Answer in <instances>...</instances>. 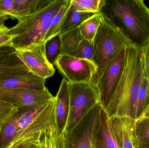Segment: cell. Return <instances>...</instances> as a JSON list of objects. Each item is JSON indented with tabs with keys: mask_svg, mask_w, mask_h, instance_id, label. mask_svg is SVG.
Returning <instances> with one entry per match:
<instances>
[{
	"mask_svg": "<svg viewBox=\"0 0 149 148\" xmlns=\"http://www.w3.org/2000/svg\"><path fill=\"white\" fill-rule=\"evenodd\" d=\"M144 58L141 48L130 43L126 48V63L120 81L106 111L109 117L136 120L137 100Z\"/></svg>",
	"mask_w": 149,
	"mask_h": 148,
	"instance_id": "cell-1",
	"label": "cell"
},
{
	"mask_svg": "<svg viewBox=\"0 0 149 148\" xmlns=\"http://www.w3.org/2000/svg\"><path fill=\"white\" fill-rule=\"evenodd\" d=\"M143 117H145V118H148V119H149V108L148 109L147 111H146V113L144 114V115Z\"/></svg>",
	"mask_w": 149,
	"mask_h": 148,
	"instance_id": "cell-36",
	"label": "cell"
},
{
	"mask_svg": "<svg viewBox=\"0 0 149 148\" xmlns=\"http://www.w3.org/2000/svg\"><path fill=\"white\" fill-rule=\"evenodd\" d=\"M1 125H0V132H1Z\"/></svg>",
	"mask_w": 149,
	"mask_h": 148,
	"instance_id": "cell-38",
	"label": "cell"
},
{
	"mask_svg": "<svg viewBox=\"0 0 149 148\" xmlns=\"http://www.w3.org/2000/svg\"><path fill=\"white\" fill-rule=\"evenodd\" d=\"M95 14L82 12L76 10L71 4L60 28L59 35L81 26L86 20Z\"/></svg>",
	"mask_w": 149,
	"mask_h": 148,
	"instance_id": "cell-20",
	"label": "cell"
},
{
	"mask_svg": "<svg viewBox=\"0 0 149 148\" xmlns=\"http://www.w3.org/2000/svg\"><path fill=\"white\" fill-rule=\"evenodd\" d=\"M56 98L42 105L22 108L15 136L9 148L38 139L55 121Z\"/></svg>",
	"mask_w": 149,
	"mask_h": 148,
	"instance_id": "cell-5",
	"label": "cell"
},
{
	"mask_svg": "<svg viewBox=\"0 0 149 148\" xmlns=\"http://www.w3.org/2000/svg\"><path fill=\"white\" fill-rule=\"evenodd\" d=\"M136 131L141 146L149 147V119L142 117L136 121Z\"/></svg>",
	"mask_w": 149,
	"mask_h": 148,
	"instance_id": "cell-27",
	"label": "cell"
},
{
	"mask_svg": "<svg viewBox=\"0 0 149 148\" xmlns=\"http://www.w3.org/2000/svg\"><path fill=\"white\" fill-rule=\"evenodd\" d=\"M149 108V81L145 68V61L138 93L136 120L141 118Z\"/></svg>",
	"mask_w": 149,
	"mask_h": 148,
	"instance_id": "cell-22",
	"label": "cell"
},
{
	"mask_svg": "<svg viewBox=\"0 0 149 148\" xmlns=\"http://www.w3.org/2000/svg\"><path fill=\"white\" fill-rule=\"evenodd\" d=\"M108 16L133 44L143 49L149 38V8L143 0H114Z\"/></svg>",
	"mask_w": 149,
	"mask_h": 148,
	"instance_id": "cell-2",
	"label": "cell"
},
{
	"mask_svg": "<svg viewBox=\"0 0 149 148\" xmlns=\"http://www.w3.org/2000/svg\"><path fill=\"white\" fill-rule=\"evenodd\" d=\"M130 43V40L107 15L102 21L93 41L92 63L95 73L90 83L96 86L109 64L117 54Z\"/></svg>",
	"mask_w": 149,
	"mask_h": 148,
	"instance_id": "cell-4",
	"label": "cell"
},
{
	"mask_svg": "<svg viewBox=\"0 0 149 148\" xmlns=\"http://www.w3.org/2000/svg\"><path fill=\"white\" fill-rule=\"evenodd\" d=\"M106 3L104 0H71V4L76 10L93 14L100 12Z\"/></svg>",
	"mask_w": 149,
	"mask_h": 148,
	"instance_id": "cell-25",
	"label": "cell"
},
{
	"mask_svg": "<svg viewBox=\"0 0 149 148\" xmlns=\"http://www.w3.org/2000/svg\"><path fill=\"white\" fill-rule=\"evenodd\" d=\"M22 110V108L18 109L1 125L0 148H9L14 140Z\"/></svg>",
	"mask_w": 149,
	"mask_h": 148,
	"instance_id": "cell-18",
	"label": "cell"
},
{
	"mask_svg": "<svg viewBox=\"0 0 149 148\" xmlns=\"http://www.w3.org/2000/svg\"><path fill=\"white\" fill-rule=\"evenodd\" d=\"M16 54L31 72L38 77L46 80L55 74L54 65L49 62L46 57L45 43L26 49L16 50Z\"/></svg>",
	"mask_w": 149,
	"mask_h": 148,
	"instance_id": "cell-11",
	"label": "cell"
},
{
	"mask_svg": "<svg viewBox=\"0 0 149 148\" xmlns=\"http://www.w3.org/2000/svg\"><path fill=\"white\" fill-rule=\"evenodd\" d=\"M70 112L65 133H70L97 103L96 87L90 83H69Z\"/></svg>",
	"mask_w": 149,
	"mask_h": 148,
	"instance_id": "cell-6",
	"label": "cell"
},
{
	"mask_svg": "<svg viewBox=\"0 0 149 148\" xmlns=\"http://www.w3.org/2000/svg\"><path fill=\"white\" fill-rule=\"evenodd\" d=\"M140 148H149V147H145V146H141Z\"/></svg>",
	"mask_w": 149,
	"mask_h": 148,
	"instance_id": "cell-37",
	"label": "cell"
},
{
	"mask_svg": "<svg viewBox=\"0 0 149 148\" xmlns=\"http://www.w3.org/2000/svg\"><path fill=\"white\" fill-rule=\"evenodd\" d=\"M17 75V74H16ZM15 75H10L8 74H0V81H2L3 79L11 76Z\"/></svg>",
	"mask_w": 149,
	"mask_h": 148,
	"instance_id": "cell-33",
	"label": "cell"
},
{
	"mask_svg": "<svg viewBox=\"0 0 149 148\" xmlns=\"http://www.w3.org/2000/svg\"><path fill=\"white\" fill-rule=\"evenodd\" d=\"M92 148H119L110 124V118L102 108L93 132Z\"/></svg>",
	"mask_w": 149,
	"mask_h": 148,
	"instance_id": "cell-13",
	"label": "cell"
},
{
	"mask_svg": "<svg viewBox=\"0 0 149 148\" xmlns=\"http://www.w3.org/2000/svg\"><path fill=\"white\" fill-rule=\"evenodd\" d=\"M102 108L97 103L70 133L65 134L67 148H92L93 132Z\"/></svg>",
	"mask_w": 149,
	"mask_h": 148,
	"instance_id": "cell-10",
	"label": "cell"
},
{
	"mask_svg": "<svg viewBox=\"0 0 149 148\" xmlns=\"http://www.w3.org/2000/svg\"><path fill=\"white\" fill-rule=\"evenodd\" d=\"M126 48L122 50L109 64L95 86L100 103L105 110L111 101L122 76L126 63Z\"/></svg>",
	"mask_w": 149,
	"mask_h": 148,
	"instance_id": "cell-7",
	"label": "cell"
},
{
	"mask_svg": "<svg viewBox=\"0 0 149 148\" xmlns=\"http://www.w3.org/2000/svg\"><path fill=\"white\" fill-rule=\"evenodd\" d=\"M15 148H28L26 143H22L21 145H18L17 147Z\"/></svg>",
	"mask_w": 149,
	"mask_h": 148,
	"instance_id": "cell-34",
	"label": "cell"
},
{
	"mask_svg": "<svg viewBox=\"0 0 149 148\" xmlns=\"http://www.w3.org/2000/svg\"><path fill=\"white\" fill-rule=\"evenodd\" d=\"M54 97L47 88L43 90L0 88V100L11 103L18 109L40 106Z\"/></svg>",
	"mask_w": 149,
	"mask_h": 148,
	"instance_id": "cell-9",
	"label": "cell"
},
{
	"mask_svg": "<svg viewBox=\"0 0 149 148\" xmlns=\"http://www.w3.org/2000/svg\"><path fill=\"white\" fill-rule=\"evenodd\" d=\"M52 0H14V8L17 20L38 11L49 5Z\"/></svg>",
	"mask_w": 149,
	"mask_h": 148,
	"instance_id": "cell-19",
	"label": "cell"
},
{
	"mask_svg": "<svg viewBox=\"0 0 149 148\" xmlns=\"http://www.w3.org/2000/svg\"><path fill=\"white\" fill-rule=\"evenodd\" d=\"M18 109L11 103L0 100V125L3 124Z\"/></svg>",
	"mask_w": 149,
	"mask_h": 148,
	"instance_id": "cell-30",
	"label": "cell"
},
{
	"mask_svg": "<svg viewBox=\"0 0 149 148\" xmlns=\"http://www.w3.org/2000/svg\"><path fill=\"white\" fill-rule=\"evenodd\" d=\"M80 26L74 28L68 32L58 36L61 41L60 55H69L77 49L83 40L80 30Z\"/></svg>",
	"mask_w": 149,
	"mask_h": 148,
	"instance_id": "cell-21",
	"label": "cell"
},
{
	"mask_svg": "<svg viewBox=\"0 0 149 148\" xmlns=\"http://www.w3.org/2000/svg\"><path fill=\"white\" fill-rule=\"evenodd\" d=\"M25 143L28 148H67L65 133L59 130L56 122L48 127L38 139Z\"/></svg>",
	"mask_w": 149,
	"mask_h": 148,
	"instance_id": "cell-16",
	"label": "cell"
},
{
	"mask_svg": "<svg viewBox=\"0 0 149 148\" xmlns=\"http://www.w3.org/2000/svg\"><path fill=\"white\" fill-rule=\"evenodd\" d=\"M29 72L28 67L17 56L13 47H0V74L16 75Z\"/></svg>",
	"mask_w": 149,
	"mask_h": 148,
	"instance_id": "cell-17",
	"label": "cell"
},
{
	"mask_svg": "<svg viewBox=\"0 0 149 148\" xmlns=\"http://www.w3.org/2000/svg\"><path fill=\"white\" fill-rule=\"evenodd\" d=\"M145 61V68L149 81V38L143 49Z\"/></svg>",
	"mask_w": 149,
	"mask_h": 148,
	"instance_id": "cell-32",
	"label": "cell"
},
{
	"mask_svg": "<svg viewBox=\"0 0 149 148\" xmlns=\"http://www.w3.org/2000/svg\"><path fill=\"white\" fill-rule=\"evenodd\" d=\"M110 124L119 148H140L137 138L136 120L128 117L113 116Z\"/></svg>",
	"mask_w": 149,
	"mask_h": 148,
	"instance_id": "cell-12",
	"label": "cell"
},
{
	"mask_svg": "<svg viewBox=\"0 0 149 148\" xmlns=\"http://www.w3.org/2000/svg\"><path fill=\"white\" fill-rule=\"evenodd\" d=\"M9 17L7 16L0 21V47H12V36L8 33L9 28L5 24Z\"/></svg>",
	"mask_w": 149,
	"mask_h": 148,
	"instance_id": "cell-29",
	"label": "cell"
},
{
	"mask_svg": "<svg viewBox=\"0 0 149 148\" xmlns=\"http://www.w3.org/2000/svg\"><path fill=\"white\" fill-rule=\"evenodd\" d=\"M65 1L52 0L45 8L18 20L17 24L8 31L12 36V47L18 50L44 43L52 21Z\"/></svg>",
	"mask_w": 149,
	"mask_h": 148,
	"instance_id": "cell-3",
	"label": "cell"
},
{
	"mask_svg": "<svg viewBox=\"0 0 149 148\" xmlns=\"http://www.w3.org/2000/svg\"><path fill=\"white\" fill-rule=\"evenodd\" d=\"M103 14L101 12L95 14L81 25L80 30L83 39L93 43L102 21Z\"/></svg>",
	"mask_w": 149,
	"mask_h": 148,
	"instance_id": "cell-23",
	"label": "cell"
},
{
	"mask_svg": "<svg viewBox=\"0 0 149 148\" xmlns=\"http://www.w3.org/2000/svg\"><path fill=\"white\" fill-rule=\"evenodd\" d=\"M56 98L55 121L58 128L64 133L70 112L69 82L65 77L62 80Z\"/></svg>",
	"mask_w": 149,
	"mask_h": 148,
	"instance_id": "cell-14",
	"label": "cell"
},
{
	"mask_svg": "<svg viewBox=\"0 0 149 148\" xmlns=\"http://www.w3.org/2000/svg\"><path fill=\"white\" fill-rule=\"evenodd\" d=\"M93 52V43L83 39L77 49L69 55L79 59H85L92 62Z\"/></svg>",
	"mask_w": 149,
	"mask_h": 148,
	"instance_id": "cell-28",
	"label": "cell"
},
{
	"mask_svg": "<svg viewBox=\"0 0 149 148\" xmlns=\"http://www.w3.org/2000/svg\"><path fill=\"white\" fill-rule=\"evenodd\" d=\"M45 51L47 60L53 65L61 53V41L59 36L52 38L45 43Z\"/></svg>",
	"mask_w": 149,
	"mask_h": 148,
	"instance_id": "cell-26",
	"label": "cell"
},
{
	"mask_svg": "<svg viewBox=\"0 0 149 148\" xmlns=\"http://www.w3.org/2000/svg\"><path fill=\"white\" fill-rule=\"evenodd\" d=\"M54 65L70 83H90L95 73L91 62L67 55L59 56Z\"/></svg>",
	"mask_w": 149,
	"mask_h": 148,
	"instance_id": "cell-8",
	"label": "cell"
},
{
	"mask_svg": "<svg viewBox=\"0 0 149 148\" xmlns=\"http://www.w3.org/2000/svg\"><path fill=\"white\" fill-rule=\"evenodd\" d=\"M45 80L31 72L23 73L7 77L0 81V88L45 89Z\"/></svg>",
	"mask_w": 149,
	"mask_h": 148,
	"instance_id": "cell-15",
	"label": "cell"
},
{
	"mask_svg": "<svg viewBox=\"0 0 149 148\" xmlns=\"http://www.w3.org/2000/svg\"><path fill=\"white\" fill-rule=\"evenodd\" d=\"M14 1V0H0V11L15 18Z\"/></svg>",
	"mask_w": 149,
	"mask_h": 148,
	"instance_id": "cell-31",
	"label": "cell"
},
{
	"mask_svg": "<svg viewBox=\"0 0 149 148\" xmlns=\"http://www.w3.org/2000/svg\"><path fill=\"white\" fill-rule=\"evenodd\" d=\"M70 2L71 0H65L58 13L54 17L45 37L44 43L59 36L60 28L70 5Z\"/></svg>",
	"mask_w": 149,
	"mask_h": 148,
	"instance_id": "cell-24",
	"label": "cell"
},
{
	"mask_svg": "<svg viewBox=\"0 0 149 148\" xmlns=\"http://www.w3.org/2000/svg\"><path fill=\"white\" fill-rule=\"evenodd\" d=\"M7 16L8 15H6V14H4V13H3V12H1V11H0V21H1V20H2L3 18Z\"/></svg>",
	"mask_w": 149,
	"mask_h": 148,
	"instance_id": "cell-35",
	"label": "cell"
}]
</instances>
